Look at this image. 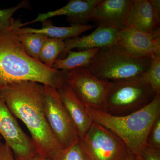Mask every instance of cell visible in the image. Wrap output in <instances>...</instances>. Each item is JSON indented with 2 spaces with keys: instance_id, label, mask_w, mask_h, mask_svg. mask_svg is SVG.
Listing matches in <instances>:
<instances>
[{
  "instance_id": "obj_1",
  "label": "cell",
  "mask_w": 160,
  "mask_h": 160,
  "mask_svg": "<svg viewBox=\"0 0 160 160\" xmlns=\"http://www.w3.org/2000/svg\"><path fill=\"white\" fill-rule=\"evenodd\" d=\"M0 95L12 114L29 129L38 155L54 160L64 148L55 137L46 120L43 85L30 81L13 83L0 89Z\"/></svg>"
},
{
  "instance_id": "obj_2",
  "label": "cell",
  "mask_w": 160,
  "mask_h": 160,
  "mask_svg": "<svg viewBox=\"0 0 160 160\" xmlns=\"http://www.w3.org/2000/svg\"><path fill=\"white\" fill-rule=\"evenodd\" d=\"M66 72L49 68L26 52L12 30L0 34V89L9 84L30 81L60 89Z\"/></svg>"
},
{
  "instance_id": "obj_3",
  "label": "cell",
  "mask_w": 160,
  "mask_h": 160,
  "mask_svg": "<svg viewBox=\"0 0 160 160\" xmlns=\"http://www.w3.org/2000/svg\"><path fill=\"white\" fill-rule=\"evenodd\" d=\"M93 122L113 132L126 144L135 158L140 156L147 146L152 128L160 117V96L146 107L122 116H116L87 106Z\"/></svg>"
},
{
  "instance_id": "obj_4",
  "label": "cell",
  "mask_w": 160,
  "mask_h": 160,
  "mask_svg": "<svg viewBox=\"0 0 160 160\" xmlns=\"http://www.w3.org/2000/svg\"><path fill=\"white\" fill-rule=\"evenodd\" d=\"M150 64V59L134 56L114 45L100 49L87 68L100 80L115 82L141 77Z\"/></svg>"
},
{
  "instance_id": "obj_5",
  "label": "cell",
  "mask_w": 160,
  "mask_h": 160,
  "mask_svg": "<svg viewBox=\"0 0 160 160\" xmlns=\"http://www.w3.org/2000/svg\"><path fill=\"white\" fill-rule=\"evenodd\" d=\"M155 95L141 77L112 82L106 101V112L122 116L138 111L149 105Z\"/></svg>"
},
{
  "instance_id": "obj_6",
  "label": "cell",
  "mask_w": 160,
  "mask_h": 160,
  "mask_svg": "<svg viewBox=\"0 0 160 160\" xmlns=\"http://www.w3.org/2000/svg\"><path fill=\"white\" fill-rule=\"evenodd\" d=\"M80 139L87 160H123L129 150L122 140L94 122Z\"/></svg>"
},
{
  "instance_id": "obj_7",
  "label": "cell",
  "mask_w": 160,
  "mask_h": 160,
  "mask_svg": "<svg viewBox=\"0 0 160 160\" xmlns=\"http://www.w3.org/2000/svg\"><path fill=\"white\" fill-rule=\"evenodd\" d=\"M66 82L86 106L106 112V101L112 82L98 78L86 68L66 72Z\"/></svg>"
},
{
  "instance_id": "obj_8",
  "label": "cell",
  "mask_w": 160,
  "mask_h": 160,
  "mask_svg": "<svg viewBox=\"0 0 160 160\" xmlns=\"http://www.w3.org/2000/svg\"><path fill=\"white\" fill-rule=\"evenodd\" d=\"M44 86V111L52 132L63 148L77 139V132L69 113L62 102L58 89Z\"/></svg>"
},
{
  "instance_id": "obj_9",
  "label": "cell",
  "mask_w": 160,
  "mask_h": 160,
  "mask_svg": "<svg viewBox=\"0 0 160 160\" xmlns=\"http://www.w3.org/2000/svg\"><path fill=\"white\" fill-rule=\"evenodd\" d=\"M0 135L13 152L16 160L38 155L31 138L23 131L0 95Z\"/></svg>"
},
{
  "instance_id": "obj_10",
  "label": "cell",
  "mask_w": 160,
  "mask_h": 160,
  "mask_svg": "<svg viewBox=\"0 0 160 160\" xmlns=\"http://www.w3.org/2000/svg\"><path fill=\"white\" fill-rule=\"evenodd\" d=\"M115 45L134 56L151 59L160 55V29L147 33L126 27L120 31Z\"/></svg>"
},
{
  "instance_id": "obj_11",
  "label": "cell",
  "mask_w": 160,
  "mask_h": 160,
  "mask_svg": "<svg viewBox=\"0 0 160 160\" xmlns=\"http://www.w3.org/2000/svg\"><path fill=\"white\" fill-rule=\"evenodd\" d=\"M160 0H132L126 27L147 33L160 29Z\"/></svg>"
},
{
  "instance_id": "obj_12",
  "label": "cell",
  "mask_w": 160,
  "mask_h": 160,
  "mask_svg": "<svg viewBox=\"0 0 160 160\" xmlns=\"http://www.w3.org/2000/svg\"><path fill=\"white\" fill-rule=\"evenodd\" d=\"M132 0H100L95 7L89 21L98 26L121 30L126 27V20Z\"/></svg>"
},
{
  "instance_id": "obj_13",
  "label": "cell",
  "mask_w": 160,
  "mask_h": 160,
  "mask_svg": "<svg viewBox=\"0 0 160 160\" xmlns=\"http://www.w3.org/2000/svg\"><path fill=\"white\" fill-rule=\"evenodd\" d=\"M100 0H70L65 6L53 11L40 13L37 18L30 22L20 23L19 27L37 22H43L52 17L65 16L72 25H87L93 9Z\"/></svg>"
},
{
  "instance_id": "obj_14",
  "label": "cell",
  "mask_w": 160,
  "mask_h": 160,
  "mask_svg": "<svg viewBox=\"0 0 160 160\" xmlns=\"http://www.w3.org/2000/svg\"><path fill=\"white\" fill-rule=\"evenodd\" d=\"M121 30L111 27L98 26L94 31L82 37L72 38L65 41L63 53L77 49L80 50L102 49L114 46L117 42Z\"/></svg>"
},
{
  "instance_id": "obj_15",
  "label": "cell",
  "mask_w": 160,
  "mask_h": 160,
  "mask_svg": "<svg viewBox=\"0 0 160 160\" xmlns=\"http://www.w3.org/2000/svg\"><path fill=\"white\" fill-rule=\"evenodd\" d=\"M63 105L71 118L79 138L82 137L93 121L87 110V106L66 83L58 89Z\"/></svg>"
},
{
  "instance_id": "obj_16",
  "label": "cell",
  "mask_w": 160,
  "mask_h": 160,
  "mask_svg": "<svg viewBox=\"0 0 160 160\" xmlns=\"http://www.w3.org/2000/svg\"><path fill=\"white\" fill-rule=\"evenodd\" d=\"M94 26L91 25H72L69 27H58L53 26L47 21L43 22L41 29L28 28H15L12 30L16 34L23 33H40L52 38L64 40L79 37L85 32L93 29Z\"/></svg>"
},
{
  "instance_id": "obj_17",
  "label": "cell",
  "mask_w": 160,
  "mask_h": 160,
  "mask_svg": "<svg viewBox=\"0 0 160 160\" xmlns=\"http://www.w3.org/2000/svg\"><path fill=\"white\" fill-rule=\"evenodd\" d=\"M100 49H95L78 51L71 50L67 53V57L65 58H58L52 69L68 72L78 68H87L90 61Z\"/></svg>"
},
{
  "instance_id": "obj_18",
  "label": "cell",
  "mask_w": 160,
  "mask_h": 160,
  "mask_svg": "<svg viewBox=\"0 0 160 160\" xmlns=\"http://www.w3.org/2000/svg\"><path fill=\"white\" fill-rule=\"evenodd\" d=\"M65 48L63 40L48 38L45 41L41 49L39 61L45 66L52 68L55 61Z\"/></svg>"
},
{
  "instance_id": "obj_19",
  "label": "cell",
  "mask_w": 160,
  "mask_h": 160,
  "mask_svg": "<svg viewBox=\"0 0 160 160\" xmlns=\"http://www.w3.org/2000/svg\"><path fill=\"white\" fill-rule=\"evenodd\" d=\"M17 36L26 52L34 59L40 61L41 49L45 41L49 38L40 33H23Z\"/></svg>"
},
{
  "instance_id": "obj_20",
  "label": "cell",
  "mask_w": 160,
  "mask_h": 160,
  "mask_svg": "<svg viewBox=\"0 0 160 160\" xmlns=\"http://www.w3.org/2000/svg\"><path fill=\"white\" fill-rule=\"evenodd\" d=\"M29 1H23L17 6L6 9H0V34L11 31L14 28L16 20L12 18L13 15L20 9L29 8Z\"/></svg>"
},
{
  "instance_id": "obj_21",
  "label": "cell",
  "mask_w": 160,
  "mask_h": 160,
  "mask_svg": "<svg viewBox=\"0 0 160 160\" xmlns=\"http://www.w3.org/2000/svg\"><path fill=\"white\" fill-rule=\"evenodd\" d=\"M141 78L149 84L156 96H160V55L150 59L149 68Z\"/></svg>"
},
{
  "instance_id": "obj_22",
  "label": "cell",
  "mask_w": 160,
  "mask_h": 160,
  "mask_svg": "<svg viewBox=\"0 0 160 160\" xmlns=\"http://www.w3.org/2000/svg\"><path fill=\"white\" fill-rule=\"evenodd\" d=\"M53 160H87L79 138H78L70 146L64 148Z\"/></svg>"
},
{
  "instance_id": "obj_23",
  "label": "cell",
  "mask_w": 160,
  "mask_h": 160,
  "mask_svg": "<svg viewBox=\"0 0 160 160\" xmlns=\"http://www.w3.org/2000/svg\"><path fill=\"white\" fill-rule=\"evenodd\" d=\"M160 149V117L155 122L147 141V146Z\"/></svg>"
},
{
  "instance_id": "obj_24",
  "label": "cell",
  "mask_w": 160,
  "mask_h": 160,
  "mask_svg": "<svg viewBox=\"0 0 160 160\" xmlns=\"http://www.w3.org/2000/svg\"><path fill=\"white\" fill-rule=\"evenodd\" d=\"M141 156L143 160H160V149L146 146Z\"/></svg>"
},
{
  "instance_id": "obj_25",
  "label": "cell",
  "mask_w": 160,
  "mask_h": 160,
  "mask_svg": "<svg viewBox=\"0 0 160 160\" xmlns=\"http://www.w3.org/2000/svg\"><path fill=\"white\" fill-rule=\"evenodd\" d=\"M0 160H16L10 147L2 142H0Z\"/></svg>"
},
{
  "instance_id": "obj_26",
  "label": "cell",
  "mask_w": 160,
  "mask_h": 160,
  "mask_svg": "<svg viewBox=\"0 0 160 160\" xmlns=\"http://www.w3.org/2000/svg\"><path fill=\"white\" fill-rule=\"evenodd\" d=\"M123 160H136V158L134 155L132 154L131 152H130L129 150H128L126 157Z\"/></svg>"
},
{
  "instance_id": "obj_27",
  "label": "cell",
  "mask_w": 160,
  "mask_h": 160,
  "mask_svg": "<svg viewBox=\"0 0 160 160\" xmlns=\"http://www.w3.org/2000/svg\"><path fill=\"white\" fill-rule=\"evenodd\" d=\"M29 160H49L48 159H46L43 158H42L40 157L38 155L36 156L35 157L32 158L31 159Z\"/></svg>"
},
{
  "instance_id": "obj_28",
  "label": "cell",
  "mask_w": 160,
  "mask_h": 160,
  "mask_svg": "<svg viewBox=\"0 0 160 160\" xmlns=\"http://www.w3.org/2000/svg\"><path fill=\"white\" fill-rule=\"evenodd\" d=\"M136 160H143V159L142 158V156H140L136 158Z\"/></svg>"
},
{
  "instance_id": "obj_29",
  "label": "cell",
  "mask_w": 160,
  "mask_h": 160,
  "mask_svg": "<svg viewBox=\"0 0 160 160\" xmlns=\"http://www.w3.org/2000/svg\"><path fill=\"white\" fill-rule=\"evenodd\" d=\"M2 139V137L1 136V135H0V140Z\"/></svg>"
}]
</instances>
